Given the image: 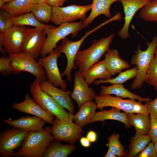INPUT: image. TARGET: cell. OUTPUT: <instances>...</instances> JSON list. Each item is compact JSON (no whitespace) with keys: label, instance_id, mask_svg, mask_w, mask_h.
Masks as SVG:
<instances>
[{"label":"cell","instance_id":"8992f818","mask_svg":"<svg viewBox=\"0 0 157 157\" xmlns=\"http://www.w3.org/2000/svg\"><path fill=\"white\" fill-rule=\"evenodd\" d=\"M97 109L101 110L106 107H115L127 113H141L149 115L146 106L141 102H137L135 99L124 100L118 97H113L110 94L96 95L94 98Z\"/></svg>","mask_w":157,"mask_h":157},{"label":"cell","instance_id":"30bf717a","mask_svg":"<svg viewBox=\"0 0 157 157\" xmlns=\"http://www.w3.org/2000/svg\"><path fill=\"white\" fill-rule=\"evenodd\" d=\"M51 133L55 140L70 144L75 143L83 132L81 127L73 120H62L56 118L52 124Z\"/></svg>","mask_w":157,"mask_h":157},{"label":"cell","instance_id":"7bdbcfd3","mask_svg":"<svg viewBox=\"0 0 157 157\" xmlns=\"http://www.w3.org/2000/svg\"><path fill=\"white\" fill-rule=\"evenodd\" d=\"M81 145L85 147H88L90 146L91 142L86 137L81 138L80 140Z\"/></svg>","mask_w":157,"mask_h":157},{"label":"cell","instance_id":"e0dca14e","mask_svg":"<svg viewBox=\"0 0 157 157\" xmlns=\"http://www.w3.org/2000/svg\"><path fill=\"white\" fill-rule=\"evenodd\" d=\"M151 0H119L123 7L125 14L124 23L122 28L118 32L122 39L129 37V29L131 20L135 13L140 8L148 3Z\"/></svg>","mask_w":157,"mask_h":157},{"label":"cell","instance_id":"52a82bcc","mask_svg":"<svg viewBox=\"0 0 157 157\" xmlns=\"http://www.w3.org/2000/svg\"><path fill=\"white\" fill-rule=\"evenodd\" d=\"M34 28L14 26L3 32H0V43L9 55L22 53L24 42Z\"/></svg>","mask_w":157,"mask_h":157},{"label":"cell","instance_id":"7c38bea8","mask_svg":"<svg viewBox=\"0 0 157 157\" xmlns=\"http://www.w3.org/2000/svg\"><path fill=\"white\" fill-rule=\"evenodd\" d=\"M60 53L56 48L47 56L39 58L38 62L44 69L48 81L55 87L67 90V83L62 79L57 64Z\"/></svg>","mask_w":157,"mask_h":157},{"label":"cell","instance_id":"d6986e66","mask_svg":"<svg viewBox=\"0 0 157 157\" xmlns=\"http://www.w3.org/2000/svg\"><path fill=\"white\" fill-rule=\"evenodd\" d=\"M2 121L13 127L29 132L41 131L47 122L44 119L35 116L22 117L16 119H4Z\"/></svg>","mask_w":157,"mask_h":157},{"label":"cell","instance_id":"bcb514c9","mask_svg":"<svg viewBox=\"0 0 157 157\" xmlns=\"http://www.w3.org/2000/svg\"><path fill=\"white\" fill-rule=\"evenodd\" d=\"M6 3L2 0H0V8L1 9Z\"/></svg>","mask_w":157,"mask_h":157},{"label":"cell","instance_id":"5b68a950","mask_svg":"<svg viewBox=\"0 0 157 157\" xmlns=\"http://www.w3.org/2000/svg\"><path fill=\"white\" fill-rule=\"evenodd\" d=\"M148 47L145 51L141 49L140 45H138L136 53L132 56L130 63L137 67V73L132 82L131 87L132 89L141 88L144 82L148 69L154 58L155 51L157 47V36H154L152 41L147 43Z\"/></svg>","mask_w":157,"mask_h":157},{"label":"cell","instance_id":"7a4b0ae2","mask_svg":"<svg viewBox=\"0 0 157 157\" xmlns=\"http://www.w3.org/2000/svg\"><path fill=\"white\" fill-rule=\"evenodd\" d=\"M115 35L113 33L99 40H94L89 48L79 50L76 57L75 64L80 72L85 71L99 61L105 53L110 49V46Z\"/></svg>","mask_w":157,"mask_h":157},{"label":"cell","instance_id":"74e56055","mask_svg":"<svg viewBox=\"0 0 157 157\" xmlns=\"http://www.w3.org/2000/svg\"><path fill=\"white\" fill-rule=\"evenodd\" d=\"M150 126L148 135L154 144L157 141V119L150 116Z\"/></svg>","mask_w":157,"mask_h":157},{"label":"cell","instance_id":"c3c4849f","mask_svg":"<svg viewBox=\"0 0 157 157\" xmlns=\"http://www.w3.org/2000/svg\"><path fill=\"white\" fill-rule=\"evenodd\" d=\"M154 144L155 149L157 155V141L156 142L154 143Z\"/></svg>","mask_w":157,"mask_h":157},{"label":"cell","instance_id":"f546056e","mask_svg":"<svg viewBox=\"0 0 157 157\" xmlns=\"http://www.w3.org/2000/svg\"><path fill=\"white\" fill-rule=\"evenodd\" d=\"M151 141L148 135H144L136 133L131 138L130 143L128 146L129 151L127 156L134 157L142 151Z\"/></svg>","mask_w":157,"mask_h":157},{"label":"cell","instance_id":"8fae6325","mask_svg":"<svg viewBox=\"0 0 157 157\" xmlns=\"http://www.w3.org/2000/svg\"><path fill=\"white\" fill-rule=\"evenodd\" d=\"M30 132L13 127L2 131L0 134V156H14V150L18 149Z\"/></svg>","mask_w":157,"mask_h":157},{"label":"cell","instance_id":"6da1fadb","mask_svg":"<svg viewBox=\"0 0 157 157\" xmlns=\"http://www.w3.org/2000/svg\"><path fill=\"white\" fill-rule=\"evenodd\" d=\"M55 140L49 126L40 131L30 132L23 140L21 148L15 153L14 156L42 157L46 149Z\"/></svg>","mask_w":157,"mask_h":157},{"label":"cell","instance_id":"4fadbf2b","mask_svg":"<svg viewBox=\"0 0 157 157\" xmlns=\"http://www.w3.org/2000/svg\"><path fill=\"white\" fill-rule=\"evenodd\" d=\"M83 43L80 40L72 41L66 37L62 40L60 45L56 48L60 53H64L66 56L67 66L65 70L61 74L62 76H65L67 77L68 81H72V70L77 68L75 64V58Z\"/></svg>","mask_w":157,"mask_h":157},{"label":"cell","instance_id":"f907efd6","mask_svg":"<svg viewBox=\"0 0 157 157\" xmlns=\"http://www.w3.org/2000/svg\"><path fill=\"white\" fill-rule=\"evenodd\" d=\"M154 56L157 58V47L155 49Z\"/></svg>","mask_w":157,"mask_h":157},{"label":"cell","instance_id":"7402d4cb","mask_svg":"<svg viewBox=\"0 0 157 157\" xmlns=\"http://www.w3.org/2000/svg\"><path fill=\"white\" fill-rule=\"evenodd\" d=\"M100 92L101 94H114L120 97L137 99L141 102L152 100L149 97L142 98L130 92L124 87L123 84H114L108 86H101Z\"/></svg>","mask_w":157,"mask_h":157},{"label":"cell","instance_id":"3957f363","mask_svg":"<svg viewBox=\"0 0 157 157\" xmlns=\"http://www.w3.org/2000/svg\"><path fill=\"white\" fill-rule=\"evenodd\" d=\"M41 81L36 78L30 85V92L34 102L44 110L62 120H73L74 115L67 112L49 94L40 88Z\"/></svg>","mask_w":157,"mask_h":157},{"label":"cell","instance_id":"ee69618b","mask_svg":"<svg viewBox=\"0 0 157 157\" xmlns=\"http://www.w3.org/2000/svg\"><path fill=\"white\" fill-rule=\"evenodd\" d=\"M104 157H116V156L110 149H108L106 153L104 156Z\"/></svg>","mask_w":157,"mask_h":157},{"label":"cell","instance_id":"ac0fdd59","mask_svg":"<svg viewBox=\"0 0 157 157\" xmlns=\"http://www.w3.org/2000/svg\"><path fill=\"white\" fill-rule=\"evenodd\" d=\"M12 108L20 112L41 118L49 124H52L54 119L52 115L37 104L28 93L25 94L23 101L13 104Z\"/></svg>","mask_w":157,"mask_h":157},{"label":"cell","instance_id":"1f68e13d","mask_svg":"<svg viewBox=\"0 0 157 157\" xmlns=\"http://www.w3.org/2000/svg\"><path fill=\"white\" fill-rule=\"evenodd\" d=\"M137 67H135L131 69L120 72L119 74L115 78L105 80L100 79L95 81L93 83L95 85L106 83L112 84H123L129 79L135 78L137 74Z\"/></svg>","mask_w":157,"mask_h":157},{"label":"cell","instance_id":"f35d334b","mask_svg":"<svg viewBox=\"0 0 157 157\" xmlns=\"http://www.w3.org/2000/svg\"><path fill=\"white\" fill-rule=\"evenodd\" d=\"M137 157H157L154 144L150 142L148 146L136 156Z\"/></svg>","mask_w":157,"mask_h":157},{"label":"cell","instance_id":"f1b7e54d","mask_svg":"<svg viewBox=\"0 0 157 157\" xmlns=\"http://www.w3.org/2000/svg\"><path fill=\"white\" fill-rule=\"evenodd\" d=\"M11 20L14 26H29L35 28L44 29L54 28L56 27L38 21L31 12L16 17H11Z\"/></svg>","mask_w":157,"mask_h":157},{"label":"cell","instance_id":"e575fe53","mask_svg":"<svg viewBox=\"0 0 157 157\" xmlns=\"http://www.w3.org/2000/svg\"><path fill=\"white\" fill-rule=\"evenodd\" d=\"M144 82L153 85L157 90V58L154 56L147 71Z\"/></svg>","mask_w":157,"mask_h":157},{"label":"cell","instance_id":"277c9868","mask_svg":"<svg viewBox=\"0 0 157 157\" xmlns=\"http://www.w3.org/2000/svg\"><path fill=\"white\" fill-rule=\"evenodd\" d=\"M85 28L83 21L65 23L54 28L44 29L46 35L45 42L40 55L44 57L52 52L57 47L58 43L69 34L76 36L78 32Z\"/></svg>","mask_w":157,"mask_h":157},{"label":"cell","instance_id":"5bb4252c","mask_svg":"<svg viewBox=\"0 0 157 157\" xmlns=\"http://www.w3.org/2000/svg\"><path fill=\"white\" fill-rule=\"evenodd\" d=\"M73 89L70 96L77 103L78 109L84 103L93 101L96 95L95 91L91 87L78 71L74 73Z\"/></svg>","mask_w":157,"mask_h":157},{"label":"cell","instance_id":"83f0119b","mask_svg":"<svg viewBox=\"0 0 157 157\" xmlns=\"http://www.w3.org/2000/svg\"><path fill=\"white\" fill-rule=\"evenodd\" d=\"M127 119L130 124L134 127L136 133L148 135L150 126L149 115L128 113Z\"/></svg>","mask_w":157,"mask_h":157},{"label":"cell","instance_id":"ffe728a7","mask_svg":"<svg viewBox=\"0 0 157 157\" xmlns=\"http://www.w3.org/2000/svg\"><path fill=\"white\" fill-rule=\"evenodd\" d=\"M91 13L89 16L83 21L85 28L87 27L97 17L104 15L108 18L111 16L110 9L111 5L119 0H92Z\"/></svg>","mask_w":157,"mask_h":157},{"label":"cell","instance_id":"44dd1931","mask_svg":"<svg viewBox=\"0 0 157 157\" xmlns=\"http://www.w3.org/2000/svg\"><path fill=\"white\" fill-rule=\"evenodd\" d=\"M80 73L89 85L93 83L97 78L104 80L111 78L112 75L103 60L95 64L87 71Z\"/></svg>","mask_w":157,"mask_h":157},{"label":"cell","instance_id":"cb8c5ba5","mask_svg":"<svg viewBox=\"0 0 157 157\" xmlns=\"http://www.w3.org/2000/svg\"><path fill=\"white\" fill-rule=\"evenodd\" d=\"M36 0H14L6 3L1 9L7 12L11 17H16L31 12Z\"/></svg>","mask_w":157,"mask_h":157},{"label":"cell","instance_id":"8d00e7d4","mask_svg":"<svg viewBox=\"0 0 157 157\" xmlns=\"http://www.w3.org/2000/svg\"><path fill=\"white\" fill-rule=\"evenodd\" d=\"M0 72L3 75L6 76L13 72L11 65V59L9 57L2 56L0 59Z\"/></svg>","mask_w":157,"mask_h":157},{"label":"cell","instance_id":"4dcf8cb0","mask_svg":"<svg viewBox=\"0 0 157 157\" xmlns=\"http://www.w3.org/2000/svg\"><path fill=\"white\" fill-rule=\"evenodd\" d=\"M31 12L39 22L48 24L51 21L52 14V6L47 2L36 3Z\"/></svg>","mask_w":157,"mask_h":157},{"label":"cell","instance_id":"4316f807","mask_svg":"<svg viewBox=\"0 0 157 157\" xmlns=\"http://www.w3.org/2000/svg\"><path fill=\"white\" fill-rule=\"evenodd\" d=\"M60 141L55 140L46 149L43 157H67L76 149L74 144H61Z\"/></svg>","mask_w":157,"mask_h":157},{"label":"cell","instance_id":"7dc6e473","mask_svg":"<svg viewBox=\"0 0 157 157\" xmlns=\"http://www.w3.org/2000/svg\"><path fill=\"white\" fill-rule=\"evenodd\" d=\"M37 3L43 2H46L47 0H36Z\"/></svg>","mask_w":157,"mask_h":157},{"label":"cell","instance_id":"f6af8a7d","mask_svg":"<svg viewBox=\"0 0 157 157\" xmlns=\"http://www.w3.org/2000/svg\"><path fill=\"white\" fill-rule=\"evenodd\" d=\"M3 46L0 43V51L3 54H5L6 53L5 49H4L3 48Z\"/></svg>","mask_w":157,"mask_h":157},{"label":"cell","instance_id":"9c48e42d","mask_svg":"<svg viewBox=\"0 0 157 157\" xmlns=\"http://www.w3.org/2000/svg\"><path fill=\"white\" fill-rule=\"evenodd\" d=\"M92 4L79 6L72 5L65 7L52 6L51 22L59 26L65 23L72 22L80 19L83 21L87 18V13L91 10Z\"/></svg>","mask_w":157,"mask_h":157},{"label":"cell","instance_id":"9a60e30c","mask_svg":"<svg viewBox=\"0 0 157 157\" xmlns=\"http://www.w3.org/2000/svg\"><path fill=\"white\" fill-rule=\"evenodd\" d=\"M43 29L34 28L24 42L22 53L35 58L39 57L44 45L46 37Z\"/></svg>","mask_w":157,"mask_h":157},{"label":"cell","instance_id":"681fc988","mask_svg":"<svg viewBox=\"0 0 157 157\" xmlns=\"http://www.w3.org/2000/svg\"><path fill=\"white\" fill-rule=\"evenodd\" d=\"M4 1L6 3L10 2L14 0H2Z\"/></svg>","mask_w":157,"mask_h":157},{"label":"cell","instance_id":"ab89813d","mask_svg":"<svg viewBox=\"0 0 157 157\" xmlns=\"http://www.w3.org/2000/svg\"><path fill=\"white\" fill-rule=\"evenodd\" d=\"M144 104L150 116L157 119V97L153 100L146 102Z\"/></svg>","mask_w":157,"mask_h":157},{"label":"cell","instance_id":"60d3db41","mask_svg":"<svg viewBox=\"0 0 157 157\" xmlns=\"http://www.w3.org/2000/svg\"><path fill=\"white\" fill-rule=\"evenodd\" d=\"M67 0H47L46 2L52 6H61Z\"/></svg>","mask_w":157,"mask_h":157},{"label":"cell","instance_id":"d590c367","mask_svg":"<svg viewBox=\"0 0 157 157\" xmlns=\"http://www.w3.org/2000/svg\"><path fill=\"white\" fill-rule=\"evenodd\" d=\"M11 16L6 11L1 9L0 11V32H3L14 26Z\"/></svg>","mask_w":157,"mask_h":157},{"label":"cell","instance_id":"d6a6232c","mask_svg":"<svg viewBox=\"0 0 157 157\" xmlns=\"http://www.w3.org/2000/svg\"><path fill=\"white\" fill-rule=\"evenodd\" d=\"M140 17L145 21L157 22V0L151 1L141 8Z\"/></svg>","mask_w":157,"mask_h":157},{"label":"cell","instance_id":"603a6c76","mask_svg":"<svg viewBox=\"0 0 157 157\" xmlns=\"http://www.w3.org/2000/svg\"><path fill=\"white\" fill-rule=\"evenodd\" d=\"M121 111L119 109L112 107L109 110L103 109L100 111L96 112L90 124L97 121L103 122L108 119L114 120L122 122L126 128H130L131 125L127 120V113L124 112H121Z\"/></svg>","mask_w":157,"mask_h":157},{"label":"cell","instance_id":"484cf974","mask_svg":"<svg viewBox=\"0 0 157 157\" xmlns=\"http://www.w3.org/2000/svg\"><path fill=\"white\" fill-rule=\"evenodd\" d=\"M96 109L95 102L88 101L84 103L81 106L78 111L74 115V122L82 127L90 124L95 115Z\"/></svg>","mask_w":157,"mask_h":157},{"label":"cell","instance_id":"b9f144b4","mask_svg":"<svg viewBox=\"0 0 157 157\" xmlns=\"http://www.w3.org/2000/svg\"><path fill=\"white\" fill-rule=\"evenodd\" d=\"M86 137L91 142H95L97 139V135L96 133L93 131H90L87 133Z\"/></svg>","mask_w":157,"mask_h":157},{"label":"cell","instance_id":"836d02e7","mask_svg":"<svg viewBox=\"0 0 157 157\" xmlns=\"http://www.w3.org/2000/svg\"><path fill=\"white\" fill-rule=\"evenodd\" d=\"M119 137V133L115 134L113 132L109 137L107 138L108 142L106 144V145L116 156L121 157L124 156L125 153L124 150L125 147L120 142Z\"/></svg>","mask_w":157,"mask_h":157},{"label":"cell","instance_id":"2e32d148","mask_svg":"<svg viewBox=\"0 0 157 157\" xmlns=\"http://www.w3.org/2000/svg\"><path fill=\"white\" fill-rule=\"evenodd\" d=\"M41 89L50 95L62 107L67 109L72 114H75V108L71 97L72 91L60 89L48 81L40 82Z\"/></svg>","mask_w":157,"mask_h":157},{"label":"cell","instance_id":"d4e9b609","mask_svg":"<svg viewBox=\"0 0 157 157\" xmlns=\"http://www.w3.org/2000/svg\"><path fill=\"white\" fill-rule=\"evenodd\" d=\"M104 60L108 71L112 75L129 67L128 63L120 58L118 52L116 49H110L107 51Z\"/></svg>","mask_w":157,"mask_h":157},{"label":"cell","instance_id":"ba28073f","mask_svg":"<svg viewBox=\"0 0 157 157\" xmlns=\"http://www.w3.org/2000/svg\"><path fill=\"white\" fill-rule=\"evenodd\" d=\"M11 65L13 72L18 74L22 71L29 73L41 82L47 79L44 68L35 58L22 53L11 54Z\"/></svg>","mask_w":157,"mask_h":157}]
</instances>
